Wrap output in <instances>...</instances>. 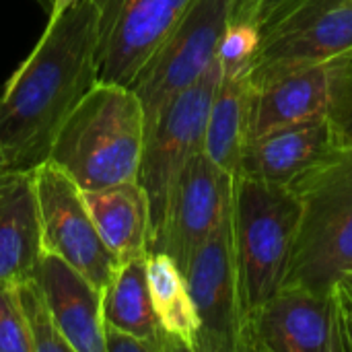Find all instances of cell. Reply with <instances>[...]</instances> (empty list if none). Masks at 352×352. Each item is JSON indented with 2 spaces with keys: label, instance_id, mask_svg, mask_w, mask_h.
<instances>
[{
  "label": "cell",
  "instance_id": "obj_1",
  "mask_svg": "<svg viewBox=\"0 0 352 352\" xmlns=\"http://www.w3.org/2000/svg\"><path fill=\"white\" fill-rule=\"evenodd\" d=\"M97 45L95 0H76L45 25L0 95V153L8 169L33 171L47 161L60 126L99 82Z\"/></svg>",
  "mask_w": 352,
  "mask_h": 352
},
{
  "label": "cell",
  "instance_id": "obj_2",
  "mask_svg": "<svg viewBox=\"0 0 352 352\" xmlns=\"http://www.w3.org/2000/svg\"><path fill=\"white\" fill-rule=\"evenodd\" d=\"M146 120L126 85L97 82L60 126L47 161L80 190L136 182Z\"/></svg>",
  "mask_w": 352,
  "mask_h": 352
},
{
  "label": "cell",
  "instance_id": "obj_3",
  "mask_svg": "<svg viewBox=\"0 0 352 352\" xmlns=\"http://www.w3.org/2000/svg\"><path fill=\"white\" fill-rule=\"evenodd\" d=\"M299 221L301 200L293 190L233 175L231 225L241 299V328L245 320L280 289Z\"/></svg>",
  "mask_w": 352,
  "mask_h": 352
},
{
  "label": "cell",
  "instance_id": "obj_4",
  "mask_svg": "<svg viewBox=\"0 0 352 352\" xmlns=\"http://www.w3.org/2000/svg\"><path fill=\"white\" fill-rule=\"evenodd\" d=\"M293 192L301 221L283 287L330 293L352 268V146H344Z\"/></svg>",
  "mask_w": 352,
  "mask_h": 352
},
{
  "label": "cell",
  "instance_id": "obj_5",
  "mask_svg": "<svg viewBox=\"0 0 352 352\" xmlns=\"http://www.w3.org/2000/svg\"><path fill=\"white\" fill-rule=\"evenodd\" d=\"M219 80L221 62L214 58L206 72L179 93L146 128L138 184L148 196L153 237L167 217L171 196L184 169L200 151H204L208 109Z\"/></svg>",
  "mask_w": 352,
  "mask_h": 352
},
{
  "label": "cell",
  "instance_id": "obj_6",
  "mask_svg": "<svg viewBox=\"0 0 352 352\" xmlns=\"http://www.w3.org/2000/svg\"><path fill=\"white\" fill-rule=\"evenodd\" d=\"M231 0H192L175 29L128 85L140 99L146 128L217 58Z\"/></svg>",
  "mask_w": 352,
  "mask_h": 352
},
{
  "label": "cell",
  "instance_id": "obj_7",
  "mask_svg": "<svg viewBox=\"0 0 352 352\" xmlns=\"http://www.w3.org/2000/svg\"><path fill=\"white\" fill-rule=\"evenodd\" d=\"M352 52V0H303L260 31L250 64L258 89L289 72L336 60Z\"/></svg>",
  "mask_w": 352,
  "mask_h": 352
},
{
  "label": "cell",
  "instance_id": "obj_8",
  "mask_svg": "<svg viewBox=\"0 0 352 352\" xmlns=\"http://www.w3.org/2000/svg\"><path fill=\"white\" fill-rule=\"evenodd\" d=\"M33 179L43 254L64 260L99 291H105L120 262L101 239L82 190L50 161L33 169Z\"/></svg>",
  "mask_w": 352,
  "mask_h": 352
},
{
  "label": "cell",
  "instance_id": "obj_9",
  "mask_svg": "<svg viewBox=\"0 0 352 352\" xmlns=\"http://www.w3.org/2000/svg\"><path fill=\"white\" fill-rule=\"evenodd\" d=\"M184 276L200 322L196 352H237L241 299L231 210L194 252Z\"/></svg>",
  "mask_w": 352,
  "mask_h": 352
},
{
  "label": "cell",
  "instance_id": "obj_10",
  "mask_svg": "<svg viewBox=\"0 0 352 352\" xmlns=\"http://www.w3.org/2000/svg\"><path fill=\"white\" fill-rule=\"evenodd\" d=\"M99 82L130 85L179 23L192 0H95Z\"/></svg>",
  "mask_w": 352,
  "mask_h": 352
},
{
  "label": "cell",
  "instance_id": "obj_11",
  "mask_svg": "<svg viewBox=\"0 0 352 352\" xmlns=\"http://www.w3.org/2000/svg\"><path fill=\"white\" fill-rule=\"evenodd\" d=\"M233 175L200 151L184 169L151 252L167 254L184 272L194 252L231 210Z\"/></svg>",
  "mask_w": 352,
  "mask_h": 352
},
{
  "label": "cell",
  "instance_id": "obj_12",
  "mask_svg": "<svg viewBox=\"0 0 352 352\" xmlns=\"http://www.w3.org/2000/svg\"><path fill=\"white\" fill-rule=\"evenodd\" d=\"M237 352H338L332 291L278 289L245 320Z\"/></svg>",
  "mask_w": 352,
  "mask_h": 352
},
{
  "label": "cell",
  "instance_id": "obj_13",
  "mask_svg": "<svg viewBox=\"0 0 352 352\" xmlns=\"http://www.w3.org/2000/svg\"><path fill=\"white\" fill-rule=\"evenodd\" d=\"M344 146L336 122L324 111L250 138L233 175L293 190Z\"/></svg>",
  "mask_w": 352,
  "mask_h": 352
},
{
  "label": "cell",
  "instance_id": "obj_14",
  "mask_svg": "<svg viewBox=\"0 0 352 352\" xmlns=\"http://www.w3.org/2000/svg\"><path fill=\"white\" fill-rule=\"evenodd\" d=\"M35 278L72 352H105L103 291L52 254H43Z\"/></svg>",
  "mask_w": 352,
  "mask_h": 352
},
{
  "label": "cell",
  "instance_id": "obj_15",
  "mask_svg": "<svg viewBox=\"0 0 352 352\" xmlns=\"http://www.w3.org/2000/svg\"><path fill=\"white\" fill-rule=\"evenodd\" d=\"M342 58L344 56L289 72L254 89L250 103L248 140L330 111Z\"/></svg>",
  "mask_w": 352,
  "mask_h": 352
},
{
  "label": "cell",
  "instance_id": "obj_16",
  "mask_svg": "<svg viewBox=\"0 0 352 352\" xmlns=\"http://www.w3.org/2000/svg\"><path fill=\"white\" fill-rule=\"evenodd\" d=\"M43 258L33 171H0V283L35 274Z\"/></svg>",
  "mask_w": 352,
  "mask_h": 352
},
{
  "label": "cell",
  "instance_id": "obj_17",
  "mask_svg": "<svg viewBox=\"0 0 352 352\" xmlns=\"http://www.w3.org/2000/svg\"><path fill=\"white\" fill-rule=\"evenodd\" d=\"M82 198L101 239L120 264L148 256L153 239L151 204L138 179L82 190Z\"/></svg>",
  "mask_w": 352,
  "mask_h": 352
},
{
  "label": "cell",
  "instance_id": "obj_18",
  "mask_svg": "<svg viewBox=\"0 0 352 352\" xmlns=\"http://www.w3.org/2000/svg\"><path fill=\"white\" fill-rule=\"evenodd\" d=\"M103 320L122 332L151 342L157 352H179L177 344L163 332L153 307L146 258L120 264L103 291Z\"/></svg>",
  "mask_w": 352,
  "mask_h": 352
},
{
  "label": "cell",
  "instance_id": "obj_19",
  "mask_svg": "<svg viewBox=\"0 0 352 352\" xmlns=\"http://www.w3.org/2000/svg\"><path fill=\"white\" fill-rule=\"evenodd\" d=\"M252 93L254 87L250 70H221V80L214 89L206 120L204 155L231 175L237 171L239 157L248 140Z\"/></svg>",
  "mask_w": 352,
  "mask_h": 352
},
{
  "label": "cell",
  "instance_id": "obj_20",
  "mask_svg": "<svg viewBox=\"0 0 352 352\" xmlns=\"http://www.w3.org/2000/svg\"><path fill=\"white\" fill-rule=\"evenodd\" d=\"M146 278L163 332L177 344L179 352H196L200 322L179 266L167 254L148 252Z\"/></svg>",
  "mask_w": 352,
  "mask_h": 352
},
{
  "label": "cell",
  "instance_id": "obj_21",
  "mask_svg": "<svg viewBox=\"0 0 352 352\" xmlns=\"http://www.w3.org/2000/svg\"><path fill=\"white\" fill-rule=\"evenodd\" d=\"M16 293L33 352H72L64 340L35 274L16 280Z\"/></svg>",
  "mask_w": 352,
  "mask_h": 352
},
{
  "label": "cell",
  "instance_id": "obj_22",
  "mask_svg": "<svg viewBox=\"0 0 352 352\" xmlns=\"http://www.w3.org/2000/svg\"><path fill=\"white\" fill-rule=\"evenodd\" d=\"M260 45V29L252 23L227 21L217 45V58L223 72L250 70V64Z\"/></svg>",
  "mask_w": 352,
  "mask_h": 352
},
{
  "label": "cell",
  "instance_id": "obj_23",
  "mask_svg": "<svg viewBox=\"0 0 352 352\" xmlns=\"http://www.w3.org/2000/svg\"><path fill=\"white\" fill-rule=\"evenodd\" d=\"M0 352H33L16 283H0Z\"/></svg>",
  "mask_w": 352,
  "mask_h": 352
},
{
  "label": "cell",
  "instance_id": "obj_24",
  "mask_svg": "<svg viewBox=\"0 0 352 352\" xmlns=\"http://www.w3.org/2000/svg\"><path fill=\"white\" fill-rule=\"evenodd\" d=\"M299 2L303 0H231L229 21L252 23L262 31Z\"/></svg>",
  "mask_w": 352,
  "mask_h": 352
},
{
  "label": "cell",
  "instance_id": "obj_25",
  "mask_svg": "<svg viewBox=\"0 0 352 352\" xmlns=\"http://www.w3.org/2000/svg\"><path fill=\"white\" fill-rule=\"evenodd\" d=\"M330 116L336 122L344 144L352 146V52L344 54L342 58L330 105Z\"/></svg>",
  "mask_w": 352,
  "mask_h": 352
},
{
  "label": "cell",
  "instance_id": "obj_26",
  "mask_svg": "<svg viewBox=\"0 0 352 352\" xmlns=\"http://www.w3.org/2000/svg\"><path fill=\"white\" fill-rule=\"evenodd\" d=\"M336 307V338L338 352H352V293L338 280L332 287Z\"/></svg>",
  "mask_w": 352,
  "mask_h": 352
},
{
  "label": "cell",
  "instance_id": "obj_27",
  "mask_svg": "<svg viewBox=\"0 0 352 352\" xmlns=\"http://www.w3.org/2000/svg\"><path fill=\"white\" fill-rule=\"evenodd\" d=\"M105 352H157V349L138 336L105 324Z\"/></svg>",
  "mask_w": 352,
  "mask_h": 352
},
{
  "label": "cell",
  "instance_id": "obj_28",
  "mask_svg": "<svg viewBox=\"0 0 352 352\" xmlns=\"http://www.w3.org/2000/svg\"><path fill=\"white\" fill-rule=\"evenodd\" d=\"M74 2H76V0H54V2H52V8H50V12H47V23L54 21V19H58V16H60L66 8H70Z\"/></svg>",
  "mask_w": 352,
  "mask_h": 352
},
{
  "label": "cell",
  "instance_id": "obj_29",
  "mask_svg": "<svg viewBox=\"0 0 352 352\" xmlns=\"http://www.w3.org/2000/svg\"><path fill=\"white\" fill-rule=\"evenodd\" d=\"M340 283H342V285H344V287H346V289L352 293V268L344 272V276L340 278Z\"/></svg>",
  "mask_w": 352,
  "mask_h": 352
},
{
  "label": "cell",
  "instance_id": "obj_30",
  "mask_svg": "<svg viewBox=\"0 0 352 352\" xmlns=\"http://www.w3.org/2000/svg\"><path fill=\"white\" fill-rule=\"evenodd\" d=\"M33 2H35V4L45 12V16H47V12H50V8H52V2H54V0H33Z\"/></svg>",
  "mask_w": 352,
  "mask_h": 352
},
{
  "label": "cell",
  "instance_id": "obj_31",
  "mask_svg": "<svg viewBox=\"0 0 352 352\" xmlns=\"http://www.w3.org/2000/svg\"><path fill=\"white\" fill-rule=\"evenodd\" d=\"M2 169H8V167H6V161H4V157H2V153H0V171H2Z\"/></svg>",
  "mask_w": 352,
  "mask_h": 352
}]
</instances>
